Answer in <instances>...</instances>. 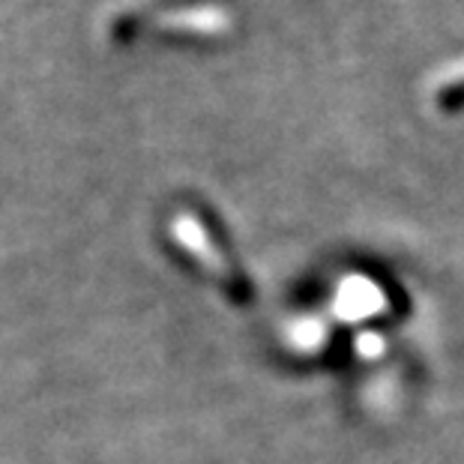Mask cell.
Here are the masks:
<instances>
[{"instance_id":"1","label":"cell","mask_w":464,"mask_h":464,"mask_svg":"<svg viewBox=\"0 0 464 464\" xmlns=\"http://www.w3.org/2000/svg\"><path fill=\"white\" fill-rule=\"evenodd\" d=\"M378 305V288L372 282H344L342 285V297H339V309L344 318H365V314L374 312Z\"/></svg>"}]
</instances>
